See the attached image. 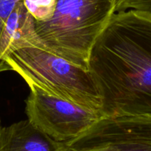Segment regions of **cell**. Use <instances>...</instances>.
Wrapping results in <instances>:
<instances>
[{
	"label": "cell",
	"mask_w": 151,
	"mask_h": 151,
	"mask_svg": "<svg viewBox=\"0 0 151 151\" xmlns=\"http://www.w3.org/2000/svg\"><path fill=\"white\" fill-rule=\"evenodd\" d=\"M89 70L104 117H151V13H114L92 48Z\"/></svg>",
	"instance_id": "6da1fadb"
},
{
	"label": "cell",
	"mask_w": 151,
	"mask_h": 151,
	"mask_svg": "<svg viewBox=\"0 0 151 151\" xmlns=\"http://www.w3.org/2000/svg\"><path fill=\"white\" fill-rule=\"evenodd\" d=\"M117 0H57L51 18L36 21L40 47L89 69L92 48L109 23Z\"/></svg>",
	"instance_id": "7a4b0ae2"
},
{
	"label": "cell",
	"mask_w": 151,
	"mask_h": 151,
	"mask_svg": "<svg viewBox=\"0 0 151 151\" xmlns=\"http://www.w3.org/2000/svg\"><path fill=\"white\" fill-rule=\"evenodd\" d=\"M4 60L30 88L102 114V97L89 69L38 47L14 50Z\"/></svg>",
	"instance_id": "3957f363"
},
{
	"label": "cell",
	"mask_w": 151,
	"mask_h": 151,
	"mask_svg": "<svg viewBox=\"0 0 151 151\" xmlns=\"http://www.w3.org/2000/svg\"><path fill=\"white\" fill-rule=\"evenodd\" d=\"M26 100L28 119L56 141L66 143L81 135L103 115L43 92L30 88Z\"/></svg>",
	"instance_id": "277c9868"
},
{
	"label": "cell",
	"mask_w": 151,
	"mask_h": 151,
	"mask_svg": "<svg viewBox=\"0 0 151 151\" xmlns=\"http://www.w3.org/2000/svg\"><path fill=\"white\" fill-rule=\"evenodd\" d=\"M65 144L71 149L107 147L115 151H151V117H102Z\"/></svg>",
	"instance_id": "5b68a950"
},
{
	"label": "cell",
	"mask_w": 151,
	"mask_h": 151,
	"mask_svg": "<svg viewBox=\"0 0 151 151\" xmlns=\"http://www.w3.org/2000/svg\"><path fill=\"white\" fill-rule=\"evenodd\" d=\"M27 47H40L36 32V20L21 0L9 14L0 35V58Z\"/></svg>",
	"instance_id": "8992f818"
},
{
	"label": "cell",
	"mask_w": 151,
	"mask_h": 151,
	"mask_svg": "<svg viewBox=\"0 0 151 151\" xmlns=\"http://www.w3.org/2000/svg\"><path fill=\"white\" fill-rule=\"evenodd\" d=\"M65 143L56 141L28 119L0 129V151H58Z\"/></svg>",
	"instance_id": "52a82bcc"
},
{
	"label": "cell",
	"mask_w": 151,
	"mask_h": 151,
	"mask_svg": "<svg viewBox=\"0 0 151 151\" xmlns=\"http://www.w3.org/2000/svg\"><path fill=\"white\" fill-rule=\"evenodd\" d=\"M27 10L36 21L50 19L56 9L57 0H22Z\"/></svg>",
	"instance_id": "ba28073f"
},
{
	"label": "cell",
	"mask_w": 151,
	"mask_h": 151,
	"mask_svg": "<svg viewBox=\"0 0 151 151\" xmlns=\"http://www.w3.org/2000/svg\"><path fill=\"white\" fill-rule=\"evenodd\" d=\"M19 1L21 0H0V35L9 14ZM7 70H10V67L5 61L0 58V72Z\"/></svg>",
	"instance_id": "9c48e42d"
},
{
	"label": "cell",
	"mask_w": 151,
	"mask_h": 151,
	"mask_svg": "<svg viewBox=\"0 0 151 151\" xmlns=\"http://www.w3.org/2000/svg\"><path fill=\"white\" fill-rule=\"evenodd\" d=\"M136 10L151 13V0H117L115 11Z\"/></svg>",
	"instance_id": "30bf717a"
},
{
	"label": "cell",
	"mask_w": 151,
	"mask_h": 151,
	"mask_svg": "<svg viewBox=\"0 0 151 151\" xmlns=\"http://www.w3.org/2000/svg\"><path fill=\"white\" fill-rule=\"evenodd\" d=\"M58 151H115V150L107 147H84V148H78V149H71L70 148V147H67L65 144V146Z\"/></svg>",
	"instance_id": "8fae6325"
},
{
	"label": "cell",
	"mask_w": 151,
	"mask_h": 151,
	"mask_svg": "<svg viewBox=\"0 0 151 151\" xmlns=\"http://www.w3.org/2000/svg\"><path fill=\"white\" fill-rule=\"evenodd\" d=\"M1 121H0V129H1Z\"/></svg>",
	"instance_id": "7c38bea8"
}]
</instances>
